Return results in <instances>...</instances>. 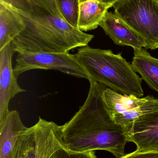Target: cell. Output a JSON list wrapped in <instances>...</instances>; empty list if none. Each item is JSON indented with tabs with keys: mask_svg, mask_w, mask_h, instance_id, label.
<instances>
[{
	"mask_svg": "<svg viewBox=\"0 0 158 158\" xmlns=\"http://www.w3.org/2000/svg\"><path fill=\"white\" fill-rule=\"evenodd\" d=\"M87 98L76 114L61 125L64 147L79 153L102 150L112 153L116 158L125 155L127 135L120 125L109 114L102 98L106 86L93 80Z\"/></svg>",
	"mask_w": 158,
	"mask_h": 158,
	"instance_id": "cell-1",
	"label": "cell"
},
{
	"mask_svg": "<svg viewBox=\"0 0 158 158\" xmlns=\"http://www.w3.org/2000/svg\"><path fill=\"white\" fill-rule=\"evenodd\" d=\"M10 7L21 16L26 26L11 43L15 52L68 53L88 46L94 37L38 6L31 5L28 11Z\"/></svg>",
	"mask_w": 158,
	"mask_h": 158,
	"instance_id": "cell-2",
	"label": "cell"
},
{
	"mask_svg": "<svg viewBox=\"0 0 158 158\" xmlns=\"http://www.w3.org/2000/svg\"><path fill=\"white\" fill-rule=\"evenodd\" d=\"M75 57L92 80L123 94L143 97L142 79L132 65L122 56L110 50L89 46L78 49Z\"/></svg>",
	"mask_w": 158,
	"mask_h": 158,
	"instance_id": "cell-3",
	"label": "cell"
},
{
	"mask_svg": "<svg viewBox=\"0 0 158 158\" xmlns=\"http://www.w3.org/2000/svg\"><path fill=\"white\" fill-rule=\"evenodd\" d=\"M63 146L61 126L39 117L35 125L20 134L11 158H49Z\"/></svg>",
	"mask_w": 158,
	"mask_h": 158,
	"instance_id": "cell-4",
	"label": "cell"
},
{
	"mask_svg": "<svg viewBox=\"0 0 158 158\" xmlns=\"http://www.w3.org/2000/svg\"><path fill=\"white\" fill-rule=\"evenodd\" d=\"M115 14L145 41V49H158V0H119Z\"/></svg>",
	"mask_w": 158,
	"mask_h": 158,
	"instance_id": "cell-5",
	"label": "cell"
},
{
	"mask_svg": "<svg viewBox=\"0 0 158 158\" xmlns=\"http://www.w3.org/2000/svg\"><path fill=\"white\" fill-rule=\"evenodd\" d=\"M102 98L111 118L122 127L126 134L138 117L158 110V99L151 96L138 98L122 94L106 87L103 91Z\"/></svg>",
	"mask_w": 158,
	"mask_h": 158,
	"instance_id": "cell-6",
	"label": "cell"
},
{
	"mask_svg": "<svg viewBox=\"0 0 158 158\" xmlns=\"http://www.w3.org/2000/svg\"><path fill=\"white\" fill-rule=\"evenodd\" d=\"M14 71L17 78L32 69L55 70L79 78L88 80L75 55L69 53H17Z\"/></svg>",
	"mask_w": 158,
	"mask_h": 158,
	"instance_id": "cell-7",
	"label": "cell"
},
{
	"mask_svg": "<svg viewBox=\"0 0 158 158\" xmlns=\"http://www.w3.org/2000/svg\"><path fill=\"white\" fill-rule=\"evenodd\" d=\"M15 52L12 43L0 50V126L10 112L8 105L10 100L17 94L26 91L18 83L12 67V57Z\"/></svg>",
	"mask_w": 158,
	"mask_h": 158,
	"instance_id": "cell-8",
	"label": "cell"
},
{
	"mask_svg": "<svg viewBox=\"0 0 158 158\" xmlns=\"http://www.w3.org/2000/svg\"><path fill=\"white\" fill-rule=\"evenodd\" d=\"M126 135L128 142L136 144V151L158 153V110L138 117Z\"/></svg>",
	"mask_w": 158,
	"mask_h": 158,
	"instance_id": "cell-9",
	"label": "cell"
},
{
	"mask_svg": "<svg viewBox=\"0 0 158 158\" xmlns=\"http://www.w3.org/2000/svg\"><path fill=\"white\" fill-rule=\"evenodd\" d=\"M115 44L135 49L146 48L144 40L117 15L108 12L99 24Z\"/></svg>",
	"mask_w": 158,
	"mask_h": 158,
	"instance_id": "cell-10",
	"label": "cell"
},
{
	"mask_svg": "<svg viewBox=\"0 0 158 158\" xmlns=\"http://www.w3.org/2000/svg\"><path fill=\"white\" fill-rule=\"evenodd\" d=\"M25 28L21 16L6 4L0 2V50L11 44Z\"/></svg>",
	"mask_w": 158,
	"mask_h": 158,
	"instance_id": "cell-11",
	"label": "cell"
},
{
	"mask_svg": "<svg viewBox=\"0 0 158 158\" xmlns=\"http://www.w3.org/2000/svg\"><path fill=\"white\" fill-rule=\"evenodd\" d=\"M26 128L18 111H10L5 121L0 126V158H11L19 136Z\"/></svg>",
	"mask_w": 158,
	"mask_h": 158,
	"instance_id": "cell-12",
	"label": "cell"
},
{
	"mask_svg": "<svg viewBox=\"0 0 158 158\" xmlns=\"http://www.w3.org/2000/svg\"><path fill=\"white\" fill-rule=\"evenodd\" d=\"M111 7L97 0H83L79 5L78 29L82 31L95 29Z\"/></svg>",
	"mask_w": 158,
	"mask_h": 158,
	"instance_id": "cell-13",
	"label": "cell"
},
{
	"mask_svg": "<svg viewBox=\"0 0 158 158\" xmlns=\"http://www.w3.org/2000/svg\"><path fill=\"white\" fill-rule=\"evenodd\" d=\"M131 64L149 87L158 93V59L143 48L135 49Z\"/></svg>",
	"mask_w": 158,
	"mask_h": 158,
	"instance_id": "cell-14",
	"label": "cell"
},
{
	"mask_svg": "<svg viewBox=\"0 0 158 158\" xmlns=\"http://www.w3.org/2000/svg\"><path fill=\"white\" fill-rule=\"evenodd\" d=\"M56 1L64 20L72 27L78 29L79 5L83 0Z\"/></svg>",
	"mask_w": 158,
	"mask_h": 158,
	"instance_id": "cell-15",
	"label": "cell"
},
{
	"mask_svg": "<svg viewBox=\"0 0 158 158\" xmlns=\"http://www.w3.org/2000/svg\"><path fill=\"white\" fill-rule=\"evenodd\" d=\"M49 158H97L95 151L79 153L71 151L64 146L56 151Z\"/></svg>",
	"mask_w": 158,
	"mask_h": 158,
	"instance_id": "cell-16",
	"label": "cell"
},
{
	"mask_svg": "<svg viewBox=\"0 0 158 158\" xmlns=\"http://www.w3.org/2000/svg\"><path fill=\"white\" fill-rule=\"evenodd\" d=\"M30 4L44 9L52 15L63 18L56 0H29Z\"/></svg>",
	"mask_w": 158,
	"mask_h": 158,
	"instance_id": "cell-17",
	"label": "cell"
},
{
	"mask_svg": "<svg viewBox=\"0 0 158 158\" xmlns=\"http://www.w3.org/2000/svg\"><path fill=\"white\" fill-rule=\"evenodd\" d=\"M12 8L22 11H28L31 9L29 0H0Z\"/></svg>",
	"mask_w": 158,
	"mask_h": 158,
	"instance_id": "cell-18",
	"label": "cell"
},
{
	"mask_svg": "<svg viewBox=\"0 0 158 158\" xmlns=\"http://www.w3.org/2000/svg\"><path fill=\"white\" fill-rule=\"evenodd\" d=\"M119 158H158V153L138 152L135 150Z\"/></svg>",
	"mask_w": 158,
	"mask_h": 158,
	"instance_id": "cell-19",
	"label": "cell"
},
{
	"mask_svg": "<svg viewBox=\"0 0 158 158\" xmlns=\"http://www.w3.org/2000/svg\"><path fill=\"white\" fill-rule=\"evenodd\" d=\"M97 1H99L101 2L110 5L111 6H113V5L119 0H97Z\"/></svg>",
	"mask_w": 158,
	"mask_h": 158,
	"instance_id": "cell-20",
	"label": "cell"
}]
</instances>
